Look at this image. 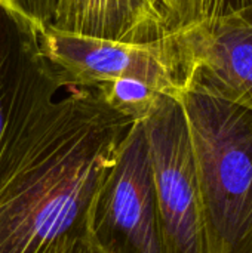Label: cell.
I'll list each match as a JSON object with an SVG mask.
<instances>
[{"mask_svg": "<svg viewBox=\"0 0 252 253\" xmlns=\"http://www.w3.org/2000/svg\"><path fill=\"white\" fill-rule=\"evenodd\" d=\"M143 126L163 253H206L201 199L180 101L163 95Z\"/></svg>", "mask_w": 252, "mask_h": 253, "instance_id": "3", "label": "cell"}, {"mask_svg": "<svg viewBox=\"0 0 252 253\" xmlns=\"http://www.w3.org/2000/svg\"><path fill=\"white\" fill-rule=\"evenodd\" d=\"M49 27L120 43H149L172 31L160 0H56Z\"/></svg>", "mask_w": 252, "mask_h": 253, "instance_id": "7", "label": "cell"}, {"mask_svg": "<svg viewBox=\"0 0 252 253\" xmlns=\"http://www.w3.org/2000/svg\"><path fill=\"white\" fill-rule=\"evenodd\" d=\"M94 89L111 110L131 119L134 123L144 122L163 96L147 83L132 77L101 83Z\"/></svg>", "mask_w": 252, "mask_h": 253, "instance_id": "8", "label": "cell"}, {"mask_svg": "<svg viewBox=\"0 0 252 253\" xmlns=\"http://www.w3.org/2000/svg\"><path fill=\"white\" fill-rule=\"evenodd\" d=\"M0 9H3V10L16 22V25H19V27L28 30L25 16H24L22 10L19 9L16 0H0ZM28 31H30V30H28Z\"/></svg>", "mask_w": 252, "mask_h": 253, "instance_id": "13", "label": "cell"}, {"mask_svg": "<svg viewBox=\"0 0 252 253\" xmlns=\"http://www.w3.org/2000/svg\"><path fill=\"white\" fill-rule=\"evenodd\" d=\"M206 253H252V111L184 87Z\"/></svg>", "mask_w": 252, "mask_h": 253, "instance_id": "2", "label": "cell"}, {"mask_svg": "<svg viewBox=\"0 0 252 253\" xmlns=\"http://www.w3.org/2000/svg\"><path fill=\"white\" fill-rule=\"evenodd\" d=\"M18 59L16 22L0 9V139L6 129L10 110Z\"/></svg>", "mask_w": 252, "mask_h": 253, "instance_id": "9", "label": "cell"}, {"mask_svg": "<svg viewBox=\"0 0 252 253\" xmlns=\"http://www.w3.org/2000/svg\"><path fill=\"white\" fill-rule=\"evenodd\" d=\"M55 253H104L95 240L91 237L89 231L71 236L65 239L58 248Z\"/></svg>", "mask_w": 252, "mask_h": 253, "instance_id": "12", "label": "cell"}, {"mask_svg": "<svg viewBox=\"0 0 252 253\" xmlns=\"http://www.w3.org/2000/svg\"><path fill=\"white\" fill-rule=\"evenodd\" d=\"M16 3L25 16L28 30L36 36L50 24L56 0H16Z\"/></svg>", "mask_w": 252, "mask_h": 253, "instance_id": "10", "label": "cell"}, {"mask_svg": "<svg viewBox=\"0 0 252 253\" xmlns=\"http://www.w3.org/2000/svg\"><path fill=\"white\" fill-rule=\"evenodd\" d=\"M171 37L184 87L252 111V4L175 28Z\"/></svg>", "mask_w": 252, "mask_h": 253, "instance_id": "6", "label": "cell"}, {"mask_svg": "<svg viewBox=\"0 0 252 253\" xmlns=\"http://www.w3.org/2000/svg\"><path fill=\"white\" fill-rule=\"evenodd\" d=\"M34 37L40 53L65 87H95L122 77L141 80L172 98H178L184 87L171 33L149 43H120L76 36L48 25Z\"/></svg>", "mask_w": 252, "mask_h": 253, "instance_id": "5", "label": "cell"}, {"mask_svg": "<svg viewBox=\"0 0 252 253\" xmlns=\"http://www.w3.org/2000/svg\"><path fill=\"white\" fill-rule=\"evenodd\" d=\"M18 27L16 79L0 139V253H55L88 231L97 190L134 122L94 87L68 86Z\"/></svg>", "mask_w": 252, "mask_h": 253, "instance_id": "1", "label": "cell"}, {"mask_svg": "<svg viewBox=\"0 0 252 253\" xmlns=\"http://www.w3.org/2000/svg\"><path fill=\"white\" fill-rule=\"evenodd\" d=\"M251 4L252 0H202V18L227 15Z\"/></svg>", "mask_w": 252, "mask_h": 253, "instance_id": "11", "label": "cell"}, {"mask_svg": "<svg viewBox=\"0 0 252 253\" xmlns=\"http://www.w3.org/2000/svg\"><path fill=\"white\" fill-rule=\"evenodd\" d=\"M160 1L163 3L165 9L168 10V15H169V21H171V13H169V10H171V0H160Z\"/></svg>", "mask_w": 252, "mask_h": 253, "instance_id": "14", "label": "cell"}, {"mask_svg": "<svg viewBox=\"0 0 252 253\" xmlns=\"http://www.w3.org/2000/svg\"><path fill=\"white\" fill-rule=\"evenodd\" d=\"M88 231L104 253H163L143 122L131 126L97 190Z\"/></svg>", "mask_w": 252, "mask_h": 253, "instance_id": "4", "label": "cell"}]
</instances>
